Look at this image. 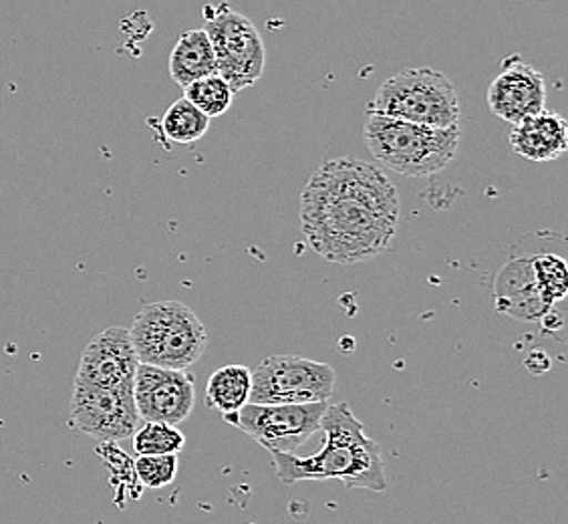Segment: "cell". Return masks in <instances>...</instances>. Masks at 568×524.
I'll list each match as a JSON object with an SVG mask.
<instances>
[{"label": "cell", "mask_w": 568, "mask_h": 524, "mask_svg": "<svg viewBox=\"0 0 568 524\" xmlns=\"http://www.w3.org/2000/svg\"><path fill=\"white\" fill-rule=\"evenodd\" d=\"M399 194L379 165L335 158L318 165L301 194V224L318 256L337 264L372 261L392 249Z\"/></svg>", "instance_id": "1"}, {"label": "cell", "mask_w": 568, "mask_h": 524, "mask_svg": "<svg viewBox=\"0 0 568 524\" xmlns=\"http://www.w3.org/2000/svg\"><path fill=\"white\" fill-rule=\"evenodd\" d=\"M321 430L325 432V442L318 452L306 458L293 452H271L276 474L284 484L339 481L347 488L373 492L387 488L382 449L365 434V427L349 405H327Z\"/></svg>", "instance_id": "2"}, {"label": "cell", "mask_w": 568, "mask_h": 524, "mask_svg": "<svg viewBox=\"0 0 568 524\" xmlns=\"http://www.w3.org/2000/svg\"><path fill=\"white\" fill-rule=\"evenodd\" d=\"M363 138L367 150L383 168L407 178H429L456 158L459 128H429L367 113Z\"/></svg>", "instance_id": "3"}, {"label": "cell", "mask_w": 568, "mask_h": 524, "mask_svg": "<svg viewBox=\"0 0 568 524\" xmlns=\"http://www.w3.org/2000/svg\"><path fill=\"white\" fill-rule=\"evenodd\" d=\"M133 350L140 363L187 370L209 345V333L196 313L178 301H160L143 306L130 328Z\"/></svg>", "instance_id": "4"}, {"label": "cell", "mask_w": 568, "mask_h": 524, "mask_svg": "<svg viewBox=\"0 0 568 524\" xmlns=\"http://www.w3.org/2000/svg\"><path fill=\"white\" fill-rule=\"evenodd\" d=\"M367 113L422 123L429 128H459L456 85L442 71L412 67L385 79Z\"/></svg>", "instance_id": "5"}, {"label": "cell", "mask_w": 568, "mask_h": 524, "mask_svg": "<svg viewBox=\"0 0 568 524\" xmlns=\"http://www.w3.org/2000/svg\"><path fill=\"white\" fill-rule=\"evenodd\" d=\"M210 43L216 56V73L229 81L236 93L254 85L264 73L266 49L254 22L226 4L206 9Z\"/></svg>", "instance_id": "6"}, {"label": "cell", "mask_w": 568, "mask_h": 524, "mask_svg": "<svg viewBox=\"0 0 568 524\" xmlns=\"http://www.w3.org/2000/svg\"><path fill=\"white\" fill-rule=\"evenodd\" d=\"M337 375L328 363L296 355H271L252 370L251 404L328 402Z\"/></svg>", "instance_id": "7"}, {"label": "cell", "mask_w": 568, "mask_h": 524, "mask_svg": "<svg viewBox=\"0 0 568 524\" xmlns=\"http://www.w3.org/2000/svg\"><path fill=\"white\" fill-rule=\"evenodd\" d=\"M327 402L315 404H248L239 412L222 415L268 452H295L308 437L321 432Z\"/></svg>", "instance_id": "8"}, {"label": "cell", "mask_w": 568, "mask_h": 524, "mask_svg": "<svg viewBox=\"0 0 568 524\" xmlns=\"http://www.w3.org/2000/svg\"><path fill=\"white\" fill-rule=\"evenodd\" d=\"M71 422L99 442H120L135 434L142 417L135 407L133 387H99L75 382Z\"/></svg>", "instance_id": "9"}, {"label": "cell", "mask_w": 568, "mask_h": 524, "mask_svg": "<svg viewBox=\"0 0 568 524\" xmlns=\"http://www.w3.org/2000/svg\"><path fill=\"white\" fill-rule=\"evenodd\" d=\"M133 400L145 422L178 426L196 404L194 377L186 370H164L140 363L133 377Z\"/></svg>", "instance_id": "10"}, {"label": "cell", "mask_w": 568, "mask_h": 524, "mask_svg": "<svg viewBox=\"0 0 568 524\" xmlns=\"http://www.w3.org/2000/svg\"><path fill=\"white\" fill-rule=\"evenodd\" d=\"M140 360L133 350L130 329L110 328L89 341L79 361L77 383L99 387H133Z\"/></svg>", "instance_id": "11"}, {"label": "cell", "mask_w": 568, "mask_h": 524, "mask_svg": "<svg viewBox=\"0 0 568 524\" xmlns=\"http://www.w3.org/2000/svg\"><path fill=\"white\" fill-rule=\"evenodd\" d=\"M486 99L496 118L514 125L545 110L547 81L535 67L518 61L504 67L503 71L494 77Z\"/></svg>", "instance_id": "12"}, {"label": "cell", "mask_w": 568, "mask_h": 524, "mask_svg": "<svg viewBox=\"0 0 568 524\" xmlns=\"http://www.w3.org/2000/svg\"><path fill=\"white\" fill-rule=\"evenodd\" d=\"M494 305L498 313L523 323L542 321L555 311V305L536 283L532 254L513 256L504 264L494 281Z\"/></svg>", "instance_id": "13"}, {"label": "cell", "mask_w": 568, "mask_h": 524, "mask_svg": "<svg viewBox=\"0 0 568 524\" xmlns=\"http://www.w3.org/2000/svg\"><path fill=\"white\" fill-rule=\"evenodd\" d=\"M513 152L528 162H555L568 150V123L560 113L545 108L526 120L514 123L510 131Z\"/></svg>", "instance_id": "14"}, {"label": "cell", "mask_w": 568, "mask_h": 524, "mask_svg": "<svg viewBox=\"0 0 568 524\" xmlns=\"http://www.w3.org/2000/svg\"><path fill=\"white\" fill-rule=\"evenodd\" d=\"M216 73V56L204 29L180 34L170 56V75L184 89L202 77Z\"/></svg>", "instance_id": "15"}, {"label": "cell", "mask_w": 568, "mask_h": 524, "mask_svg": "<svg viewBox=\"0 0 568 524\" xmlns=\"http://www.w3.org/2000/svg\"><path fill=\"white\" fill-rule=\"evenodd\" d=\"M252 370L246 365H224L210 375L206 407L222 415L239 412L251 402Z\"/></svg>", "instance_id": "16"}, {"label": "cell", "mask_w": 568, "mask_h": 524, "mask_svg": "<svg viewBox=\"0 0 568 524\" xmlns=\"http://www.w3.org/2000/svg\"><path fill=\"white\" fill-rule=\"evenodd\" d=\"M210 128V118L197 110L192 101L180 98L174 101L162 115L160 130L165 142L178 145H190L206 135Z\"/></svg>", "instance_id": "17"}, {"label": "cell", "mask_w": 568, "mask_h": 524, "mask_svg": "<svg viewBox=\"0 0 568 524\" xmlns=\"http://www.w3.org/2000/svg\"><path fill=\"white\" fill-rule=\"evenodd\" d=\"M184 98L192 101L197 110L212 120V118L224 115L230 110L234 91L224 77L214 73V75L202 77L184 88Z\"/></svg>", "instance_id": "18"}, {"label": "cell", "mask_w": 568, "mask_h": 524, "mask_svg": "<svg viewBox=\"0 0 568 524\" xmlns=\"http://www.w3.org/2000/svg\"><path fill=\"white\" fill-rule=\"evenodd\" d=\"M186 446V437L175 426L164 422H145L133 434V450L138 456L178 454Z\"/></svg>", "instance_id": "19"}, {"label": "cell", "mask_w": 568, "mask_h": 524, "mask_svg": "<svg viewBox=\"0 0 568 524\" xmlns=\"http://www.w3.org/2000/svg\"><path fill=\"white\" fill-rule=\"evenodd\" d=\"M536 283L552 305L562 301L568 293L567 261L557 252H535L532 254Z\"/></svg>", "instance_id": "20"}, {"label": "cell", "mask_w": 568, "mask_h": 524, "mask_svg": "<svg viewBox=\"0 0 568 524\" xmlns=\"http://www.w3.org/2000/svg\"><path fill=\"white\" fill-rule=\"evenodd\" d=\"M133 472L145 488H165L178 476V454L138 456L133 462Z\"/></svg>", "instance_id": "21"}]
</instances>
